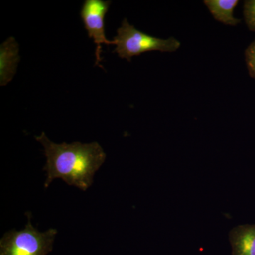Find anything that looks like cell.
I'll list each match as a JSON object with an SVG mask.
<instances>
[{
  "instance_id": "6da1fadb",
  "label": "cell",
  "mask_w": 255,
  "mask_h": 255,
  "mask_svg": "<svg viewBox=\"0 0 255 255\" xmlns=\"http://www.w3.org/2000/svg\"><path fill=\"white\" fill-rule=\"evenodd\" d=\"M36 139L43 145L47 159L43 168L47 172L46 188L54 179L60 178L68 185L86 191L107 157L102 146L97 142L56 144L50 140L45 132Z\"/></svg>"
},
{
  "instance_id": "7a4b0ae2",
  "label": "cell",
  "mask_w": 255,
  "mask_h": 255,
  "mask_svg": "<svg viewBox=\"0 0 255 255\" xmlns=\"http://www.w3.org/2000/svg\"><path fill=\"white\" fill-rule=\"evenodd\" d=\"M115 50L122 59L130 61L132 57L137 56L148 51L158 50L161 52L176 51L180 47V42L173 37L162 39L150 36L139 31L130 25L127 18L122 21V26L117 29V35L114 38Z\"/></svg>"
},
{
  "instance_id": "3957f363",
  "label": "cell",
  "mask_w": 255,
  "mask_h": 255,
  "mask_svg": "<svg viewBox=\"0 0 255 255\" xmlns=\"http://www.w3.org/2000/svg\"><path fill=\"white\" fill-rule=\"evenodd\" d=\"M29 216L22 231L5 233L0 241V255H47L52 251L58 231L50 228L39 232L33 227Z\"/></svg>"
},
{
  "instance_id": "277c9868",
  "label": "cell",
  "mask_w": 255,
  "mask_h": 255,
  "mask_svg": "<svg viewBox=\"0 0 255 255\" xmlns=\"http://www.w3.org/2000/svg\"><path fill=\"white\" fill-rule=\"evenodd\" d=\"M111 4V1L85 0L80 11V16L85 25V29L87 30V34L97 45L95 65L102 68L103 67L100 65L102 61V44L108 46L114 45V40L110 41L107 39L105 29V18Z\"/></svg>"
},
{
  "instance_id": "5b68a950",
  "label": "cell",
  "mask_w": 255,
  "mask_h": 255,
  "mask_svg": "<svg viewBox=\"0 0 255 255\" xmlns=\"http://www.w3.org/2000/svg\"><path fill=\"white\" fill-rule=\"evenodd\" d=\"M18 43L13 37L7 38L0 46V85L4 86L16 74L20 60Z\"/></svg>"
},
{
  "instance_id": "8992f818",
  "label": "cell",
  "mask_w": 255,
  "mask_h": 255,
  "mask_svg": "<svg viewBox=\"0 0 255 255\" xmlns=\"http://www.w3.org/2000/svg\"><path fill=\"white\" fill-rule=\"evenodd\" d=\"M232 255H255V224L240 225L229 232Z\"/></svg>"
},
{
  "instance_id": "52a82bcc",
  "label": "cell",
  "mask_w": 255,
  "mask_h": 255,
  "mask_svg": "<svg viewBox=\"0 0 255 255\" xmlns=\"http://www.w3.org/2000/svg\"><path fill=\"white\" fill-rule=\"evenodd\" d=\"M204 2L213 16L220 22L236 26L241 21L233 16V11L239 2L238 0H205Z\"/></svg>"
},
{
  "instance_id": "ba28073f",
  "label": "cell",
  "mask_w": 255,
  "mask_h": 255,
  "mask_svg": "<svg viewBox=\"0 0 255 255\" xmlns=\"http://www.w3.org/2000/svg\"><path fill=\"white\" fill-rule=\"evenodd\" d=\"M244 16L248 28L255 32V0L245 1Z\"/></svg>"
},
{
  "instance_id": "9c48e42d",
  "label": "cell",
  "mask_w": 255,
  "mask_h": 255,
  "mask_svg": "<svg viewBox=\"0 0 255 255\" xmlns=\"http://www.w3.org/2000/svg\"><path fill=\"white\" fill-rule=\"evenodd\" d=\"M246 60L250 75L255 80V40L246 50Z\"/></svg>"
}]
</instances>
